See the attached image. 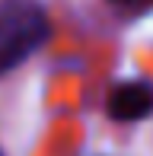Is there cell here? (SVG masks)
Here are the masks:
<instances>
[{"label":"cell","mask_w":153,"mask_h":156,"mask_svg":"<svg viewBox=\"0 0 153 156\" xmlns=\"http://www.w3.org/2000/svg\"><path fill=\"white\" fill-rule=\"evenodd\" d=\"M115 6H121L124 13H131V16H134V13H144V10H150L153 6V0H112Z\"/></svg>","instance_id":"obj_3"},{"label":"cell","mask_w":153,"mask_h":156,"mask_svg":"<svg viewBox=\"0 0 153 156\" xmlns=\"http://www.w3.org/2000/svg\"><path fill=\"white\" fill-rule=\"evenodd\" d=\"M51 35V19L38 0H0V73L38 51Z\"/></svg>","instance_id":"obj_1"},{"label":"cell","mask_w":153,"mask_h":156,"mask_svg":"<svg viewBox=\"0 0 153 156\" xmlns=\"http://www.w3.org/2000/svg\"><path fill=\"white\" fill-rule=\"evenodd\" d=\"M0 156H3V153H0Z\"/></svg>","instance_id":"obj_4"},{"label":"cell","mask_w":153,"mask_h":156,"mask_svg":"<svg viewBox=\"0 0 153 156\" xmlns=\"http://www.w3.org/2000/svg\"><path fill=\"white\" fill-rule=\"evenodd\" d=\"M109 115L115 121H144L153 115V83L124 80L109 93Z\"/></svg>","instance_id":"obj_2"}]
</instances>
